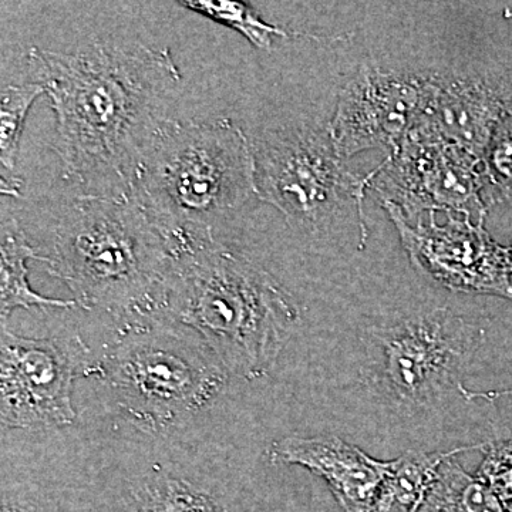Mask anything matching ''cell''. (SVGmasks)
<instances>
[{
    "mask_svg": "<svg viewBox=\"0 0 512 512\" xmlns=\"http://www.w3.org/2000/svg\"><path fill=\"white\" fill-rule=\"evenodd\" d=\"M28 63L56 116L64 178L86 194L130 192L183 80L170 49L93 39L66 52L32 47Z\"/></svg>",
    "mask_w": 512,
    "mask_h": 512,
    "instance_id": "cell-1",
    "label": "cell"
},
{
    "mask_svg": "<svg viewBox=\"0 0 512 512\" xmlns=\"http://www.w3.org/2000/svg\"><path fill=\"white\" fill-rule=\"evenodd\" d=\"M130 194L174 256L215 242L218 228L259 201L251 140L229 119H167L138 165Z\"/></svg>",
    "mask_w": 512,
    "mask_h": 512,
    "instance_id": "cell-2",
    "label": "cell"
},
{
    "mask_svg": "<svg viewBox=\"0 0 512 512\" xmlns=\"http://www.w3.org/2000/svg\"><path fill=\"white\" fill-rule=\"evenodd\" d=\"M47 259L83 308L140 312L160 306L174 252L130 192L83 194L57 220Z\"/></svg>",
    "mask_w": 512,
    "mask_h": 512,
    "instance_id": "cell-3",
    "label": "cell"
},
{
    "mask_svg": "<svg viewBox=\"0 0 512 512\" xmlns=\"http://www.w3.org/2000/svg\"><path fill=\"white\" fill-rule=\"evenodd\" d=\"M160 306L197 329L229 367L248 376L271 367L298 319L268 272L218 241L174 256Z\"/></svg>",
    "mask_w": 512,
    "mask_h": 512,
    "instance_id": "cell-4",
    "label": "cell"
},
{
    "mask_svg": "<svg viewBox=\"0 0 512 512\" xmlns=\"http://www.w3.org/2000/svg\"><path fill=\"white\" fill-rule=\"evenodd\" d=\"M259 201L284 214L289 224L316 229L352 205L363 215L370 174L349 170L329 126L276 128L251 141Z\"/></svg>",
    "mask_w": 512,
    "mask_h": 512,
    "instance_id": "cell-5",
    "label": "cell"
},
{
    "mask_svg": "<svg viewBox=\"0 0 512 512\" xmlns=\"http://www.w3.org/2000/svg\"><path fill=\"white\" fill-rule=\"evenodd\" d=\"M369 188L410 224L439 211L484 224L491 205L484 161L417 130L370 173Z\"/></svg>",
    "mask_w": 512,
    "mask_h": 512,
    "instance_id": "cell-6",
    "label": "cell"
},
{
    "mask_svg": "<svg viewBox=\"0 0 512 512\" xmlns=\"http://www.w3.org/2000/svg\"><path fill=\"white\" fill-rule=\"evenodd\" d=\"M399 232L403 248L421 274L453 292L512 299L505 247L494 241L484 224L468 215L448 214L440 224L436 212L427 221L407 222L383 205Z\"/></svg>",
    "mask_w": 512,
    "mask_h": 512,
    "instance_id": "cell-7",
    "label": "cell"
},
{
    "mask_svg": "<svg viewBox=\"0 0 512 512\" xmlns=\"http://www.w3.org/2000/svg\"><path fill=\"white\" fill-rule=\"evenodd\" d=\"M430 93V76L362 67L340 90L328 124L336 153L345 161L377 148L392 154L416 128Z\"/></svg>",
    "mask_w": 512,
    "mask_h": 512,
    "instance_id": "cell-8",
    "label": "cell"
},
{
    "mask_svg": "<svg viewBox=\"0 0 512 512\" xmlns=\"http://www.w3.org/2000/svg\"><path fill=\"white\" fill-rule=\"evenodd\" d=\"M383 380L404 403L437 396L476 346L477 333L446 309L404 319L380 332Z\"/></svg>",
    "mask_w": 512,
    "mask_h": 512,
    "instance_id": "cell-9",
    "label": "cell"
},
{
    "mask_svg": "<svg viewBox=\"0 0 512 512\" xmlns=\"http://www.w3.org/2000/svg\"><path fill=\"white\" fill-rule=\"evenodd\" d=\"M73 356L53 339H28L2 330V423L6 427L72 423Z\"/></svg>",
    "mask_w": 512,
    "mask_h": 512,
    "instance_id": "cell-10",
    "label": "cell"
},
{
    "mask_svg": "<svg viewBox=\"0 0 512 512\" xmlns=\"http://www.w3.org/2000/svg\"><path fill=\"white\" fill-rule=\"evenodd\" d=\"M430 83V99L414 130L484 161L495 130L512 114V69L430 74Z\"/></svg>",
    "mask_w": 512,
    "mask_h": 512,
    "instance_id": "cell-11",
    "label": "cell"
},
{
    "mask_svg": "<svg viewBox=\"0 0 512 512\" xmlns=\"http://www.w3.org/2000/svg\"><path fill=\"white\" fill-rule=\"evenodd\" d=\"M272 458L325 478L346 512L369 511L387 471V461H377L336 436L288 437L275 443Z\"/></svg>",
    "mask_w": 512,
    "mask_h": 512,
    "instance_id": "cell-12",
    "label": "cell"
},
{
    "mask_svg": "<svg viewBox=\"0 0 512 512\" xmlns=\"http://www.w3.org/2000/svg\"><path fill=\"white\" fill-rule=\"evenodd\" d=\"M123 370L138 394L165 407L191 406L208 389V380L198 367L165 350H141L127 360Z\"/></svg>",
    "mask_w": 512,
    "mask_h": 512,
    "instance_id": "cell-13",
    "label": "cell"
},
{
    "mask_svg": "<svg viewBox=\"0 0 512 512\" xmlns=\"http://www.w3.org/2000/svg\"><path fill=\"white\" fill-rule=\"evenodd\" d=\"M484 446L458 447L447 453L433 454L407 451L402 457L387 461L386 476L375 503L367 512H420L444 461L461 451L483 450Z\"/></svg>",
    "mask_w": 512,
    "mask_h": 512,
    "instance_id": "cell-14",
    "label": "cell"
},
{
    "mask_svg": "<svg viewBox=\"0 0 512 512\" xmlns=\"http://www.w3.org/2000/svg\"><path fill=\"white\" fill-rule=\"evenodd\" d=\"M47 264V256L36 254L30 247L25 232L20 228L15 218H2V235H0V313L2 318L9 316L18 308H33V306H52V308H69L76 301H60L39 295L33 291L28 282V266L26 261Z\"/></svg>",
    "mask_w": 512,
    "mask_h": 512,
    "instance_id": "cell-15",
    "label": "cell"
},
{
    "mask_svg": "<svg viewBox=\"0 0 512 512\" xmlns=\"http://www.w3.org/2000/svg\"><path fill=\"white\" fill-rule=\"evenodd\" d=\"M45 93L40 83L8 84L0 94V191L3 197L22 195V178L16 175L20 138L30 107Z\"/></svg>",
    "mask_w": 512,
    "mask_h": 512,
    "instance_id": "cell-16",
    "label": "cell"
},
{
    "mask_svg": "<svg viewBox=\"0 0 512 512\" xmlns=\"http://www.w3.org/2000/svg\"><path fill=\"white\" fill-rule=\"evenodd\" d=\"M420 512H508L493 491L453 458L444 461Z\"/></svg>",
    "mask_w": 512,
    "mask_h": 512,
    "instance_id": "cell-17",
    "label": "cell"
},
{
    "mask_svg": "<svg viewBox=\"0 0 512 512\" xmlns=\"http://www.w3.org/2000/svg\"><path fill=\"white\" fill-rule=\"evenodd\" d=\"M134 512H227L204 488L168 476L150 478L133 493Z\"/></svg>",
    "mask_w": 512,
    "mask_h": 512,
    "instance_id": "cell-18",
    "label": "cell"
},
{
    "mask_svg": "<svg viewBox=\"0 0 512 512\" xmlns=\"http://www.w3.org/2000/svg\"><path fill=\"white\" fill-rule=\"evenodd\" d=\"M178 5L184 6L198 15L207 16L214 22L227 26L229 29L237 30L242 36L247 37L251 45L258 49L269 50L272 47V37H289L286 30L278 28L265 22L256 15L254 9L247 3L228 2V0H197V2H180Z\"/></svg>",
    "mask_w": 512,
    "mask_h": 512,
    "instance_id": "cell-19",
    "label": "cell"
},
{
    "mask_svg": "<svg viewBox=\"0 0 512 512\" xmlns=\"http://www.w3.org/2000/svg\"><path fill=\"white\" fill-rule=\"evenodd\" d=\"M488 200L512 205V114L501 121L484 157Z\"/></svg>",
    "mask_w": 512,
    "mask_h": 512,
    "instance_id": "cell-20",
    "label": "cell"
},
{
    "mask_svg": "<svg viewBox=\"0 0 512 512\" xmlns=\"http://www.w3.org/2000/svg\"><path fill=\"white\" fill-rule=\"evenodd\" d=\"M485 450L476 477L493 491L505 510L512 512V440L485 444Z\"/></svg>",
    "mask_w": 512,
    "mask_h": 512,
    "instance_id": "cell-21",
    "label": "cell"
},
{
    "mask_svg": "<svg viewBox=\"0 0 512 512\" xmlns=\"http://www.w3.org/2000/svg\"><path fill=\"white\" fill-rule=\"evenodd\" d=\"M461 394L466 397L467 400H497L500 397L512 396V389L510 390H493V392H471V390L464 389V387L458 386Z\"/></svg>",
    "mask_w": 512,
    "mask_h": 512,
    "instance_id": "cell-22",
    "label": "cell"
},
{
    "mask_svg": "<svg viewBox=\"0 0 512 512\" xmlns=\"http://www.w3.org/2000/svg\"><path fill=\"white\" fill-rule=\"evenodd\" d=\"M505 255H507L508 269H510L512 275V247H505Z\"/></svg>",
    "mask_w": 512,
    "mask_h": 512,
    "instance_id": "cell-23",
    "label": "cell"
},
{
    "mask_svg": "<svg viewBox=\"0 0 512 512\" xmlns=\"http://www.w3.org/2000/svg\"><path fill=\"white\" fill-rule=\"evenodd\" d=\"M504 18L512 19V6L504 10Z\"/></svg>",
    "mask_w": 512,
    "mask_h": 512,
    "instance_id": "cell-24",
    "label": "cell"
}]
</instances>
